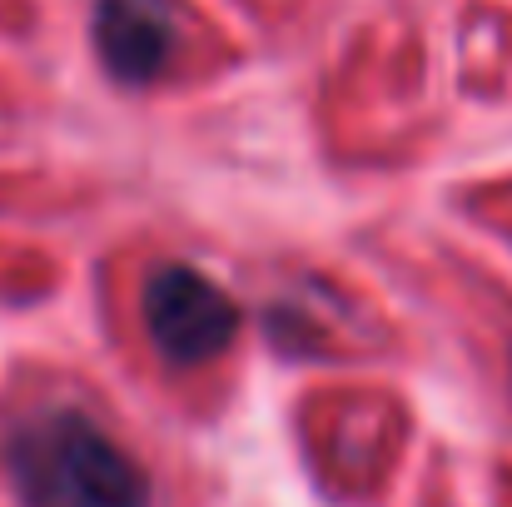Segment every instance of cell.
I'll return each instance as SVG.
<instances>
[{"label": "cell", "mask_w": 512, "mask_h": 507, "mask_svg": "<svg viewBox=\"0 0 512 507\" xmlns=\"http://www.w3.org/2000/svg\"><path fill=\"white\" fill-rule=\"evenodd\" d=\"M10 483L25 507H150L140 463L85 413H40L10 443Z\"/></svg>", "instance_id": "1"}, {"label": "cell", "mask_w": 512, "mask_h": 507, "mask_svg": "<svg viewBox=\"0 0 512 507\" xmlns=\"http://www.w3.org/2000/svg\"><path fill=\"white\" fill-rule=\"evenodd\" d=\"M145 329L160 358L170 363H209L239 334V304L199 269L165 264L145 284Z\"/></svg>", "instance_id": "2"}, {"label": "cell", "mask_w": 512, "mask_h": 507, "mask_svg": "<svg viewBox=\"0 0 512 507\" xmlns=\"http://www.w3.org/2000/svg\"><path fill=\"white\" fill-rule=\"evenodd\" d=\"M95 50L120 85H150L170 70L179 50L174 0H95Z\"/></svg>", "instance_id": "3"}]
</instances>
